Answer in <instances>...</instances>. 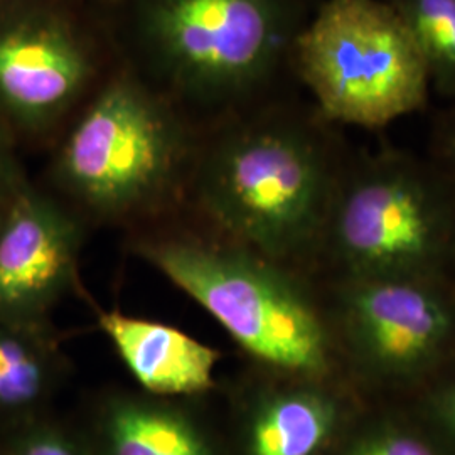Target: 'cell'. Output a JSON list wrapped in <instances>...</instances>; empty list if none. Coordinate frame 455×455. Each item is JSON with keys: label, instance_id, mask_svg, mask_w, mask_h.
Returning a JSON list of instances; mask_svg holds the SVG:
<instances>
[{"label": "cell", "instance_id": "cell-1", "mask_svg": "<svg viewBox=\"0 0 455 455\" xmlns=\"http://www.w3.org/2000/svg\"><path fill=\"white\" fill-rule=\"evenodd\" d=\"M321 0H115L93 11L115 63L204 131L292 92Z\"/></svg>", "mask_w": 455, "mask_h": 455}, {"label": "cell", "instance_id": "cell-2", "mask_svg": "<svg viewBox=\"0 0 455 455\" xmlns=\"http://www.w3.org/2000/svg\"><path fill=\"white\" fill-rule=\"evenodd\" d=\"M334 124L295 92L197 131L186 189L228 235L287 255L327 223L347 169Z\"/></svg>", "mask_w": 455, "mask_h": 455}, {"label": "cell", "instance_id": "cell-3", "mask_svg": "<svg viewBox=\"0 0 455 455\" xmlns=\"http://www.w3.org/2000/svg\"><path fill=\"white\" fill-rule=\"evenodd\" d=\"M196 140L191 124L115 63L68 122L56 180L98 216L146 212L186 189Z\"/></svg>", "mask_w": 455, "mask_h": 455}, {"label": "cell", "instance_id": "cell-4", "mask_svg": "<svg viewBox=\"0 0 455 455\" xmlns=\"http://www.w3.org/2000/svg\"><path fill=\"white\" fill-rule=\"evenodd\" d=\"M293 75L334 125L383 129L422 110L430 80L387 0H321L299 36Z\"/></svg>", "mask_w": 455, "mask_h": 455}, {"label": "cell", "instance_id": "cell-5", "mask_svg": "<svg viewBox=\"0 0 455 455\" xmlns=\"http://www.w3.org/2000/svg\"><path fill=\"white\" fill-rule=\"evenodd\" d=\"M146 257L250 355L291 373H324V325L299 289L265 261L193 240L148 244Z\"/></svg>", "mask_w": 455, "mask_h": 455}, {"label": "cell", "instance_id": "cell-6", "mask_svg": "<svg viewBox=\"0 0 455 455\" xmlns=\"http://www.w3.org/2000/svg\"><path fill=\"white\" fill-rule=\"evenodd\" d=\"M455 220V180L385 152L347 165L327 221L359 278H417Z\"/></svg>", "mask_w": 455, "mask_h": 455}, {"label": "cell", "instance_id": "cell-7", "mask_svg": "<svg viewBox=\"0 0 455 455\" xmlns=\"http://www.w3.org/2000/svg\"><path fill=\"white\" fill-rule=\"evenodd\" d=\"M114 66L97 17L76 0L0 19V108L20 127H66Z\"/></svg>", "mask_w": 455, "mask_h": 455}, {"label": "cell", "instance_id": "cell-8", "mask_svg": "<svg viewBox=\"0 0 455 455\" xmlns=\"http://www.w3.org/2000/svg\"><path fill=\"white\" fill-rule=\"evenodd\" d=\"M346 314L361 356L385 374L417 373L452 331L451 310L417 278H361Z\"/></svg>", "mask_w": 455, "mask_h": 455}, {"label": "cell", "instance_id": "cell-9", "mask_svg": "<svg viewBox=\"0 0 455 455\" xmlns=\"http://www.w3.org/2000/svg\"><path fill=\"white\" fill-rule=\"evenodd\" d=\"M78 227L44 196L19 193L0 223V315L29 319L61 295L75 274Z\"/></svg>", "mask_w": 455, "mask_h": 455}, {"label": "cell", "instance_id": "cell-10", "mask_svg": "<svg viewBox=\"0 0 455 455\" xmlns=\"http://www.w3.org/2000/svg\"><path fill=\"white\" fill-rule=\"evenodd\" d=\"M100 327L144 390L172 396L212 388L218 351L180 329L120 312L100 314Z\"/></svg>", "mask_w": 455, "mask_h": 455}, {"label": "cell", "instance_id": "cell-11", "mask_svg": "<svg viewBox=\"0 0 455 455\" xmlns=\"http://www.w3.org/2000/svg\"><path fill=\"white\" fill-rule=\"evenodd\" d=\"M338 425V405L323 391H278L257 408L250 455H317Z\"/></svg>", "mask_w": 455, "mask_h": 455}, {"label": "cell", "instance_id": "cell-12", "mask_svg": "<svg viewBox=\"0 0 455 455\" xmlns=\"http://www.w3.org/2000/svg\"><path fill=\"white\" fill-rule=\"evenodd\" d=\"M110 455H212L189 419L142 400H118L107 415Z\"/></svg>", "mask_w": 455, "mask_h": 455}, {"label": "cell", "instance_id": "cell-13", "mask_svg": "<svg viewBox=\"0 0 455 455\" xmlns=\"http://www.w3.org/2000/svg\"><path fill=\"white\" fill-rule=\"evenodd\" d=\"M422 56L430 86L455 100V0H387Z\"/></svg>", "mask_w": 455, "mask_h": 455}, {"label": "cell", "instance_id": "cell-14", "mask_svg": "<svg viewBox=\"0 0 455 455\" xmlns=\"http://www.w3.org/2000/svg\"><path fill=\"white\" fill-rule=\"evenodd\" d=\"M46 359L31 342L0 327V411L29 407L46 390Z\"/></svg>", "mask_w": 455, "mask_h": 455}, {"label": "cell", "instance_id": "cell-15", "mask_svg": "<svg viewBox=\"0 0 455 455\" xmlns=\"http://www.w3.org/2000/svg\"><path fill=\"white\" fill-rule=\"evenodd\" d=\"M344 455H440L422 437L395 427H381L355 440Z\"/></svg>", "mask_w": 455, "mask_h": 455}, {"label": "cell", "instance_id": "cell-16", "mask_svg": "<svg viewBox=\"0 0 455 455\" xmlns=\"http://www.w3.org/2000/svg\"><path fill=\"white\" fill-rule=\"evenodd\" d=\"M435 150L439 157L435 164L451 180H455V100L437 118Z\"/></svg>", "mask_w": 455, "mask_h": 455}, {"label": "cell", "instance_id": "cell-17", "mask_svg": "<svg viewBox=\"0 0 455 455\" xmlns=\"http://www.w3.org/2000/svg\"><path fill=\"white\" fill-rule=\"evenodd\" d=\"M16 455H78L73 445L54 432H39L26 440Z\"/></svg>", "mask_w": 455, "mask_h": 455}, {"label": "cell", "instance_id": "cell-18", "mask_svg": "<svg viewBox=\"0 0 455 455\" xmlns=\"http://www.w3.org/2000/svg\"><path fill=\"white\" fill-rule=\"evenodd\" d=\"M435 413L442 427L455 439V387L440 395L435 403Z\"/></svg>", "mask_w": 455, "mask_h": 455}, {"label": "cell", "instance_id": "cell-19", "mask_svg": "<svg viewBox=\"0 0 455 455\" xmlns=\"http://www.w3.org/2000/svg\"><path fill=\"white\" fill-rule=\"evenodd\" d=\"M76 2H80L83 7H86L90 12H93V11H98V9L112 4L115 0H76Z\"/></svg>", "mask_w": 455, "mask_h": 455}, {"label": "cell", "instance_id": "cell-20", "mask_svg": "<svg viewBox=\"0 0 455 455\" xmlns=\"http://www.w3.org/2000/svg\"><path fill=\"white\" fill-rule=\"evenodd\" d=\"M4 167V156H2V147H0V171Z\"/></svg>", "mask_w": 455, "mask_h": 455}]
</instances>
